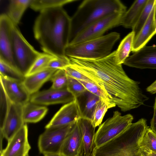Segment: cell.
I'll return each instance as SVG.
<instances>
[{
	"mask_svg": "<svg viewBox=\"0 0 156 156\" xmlns=\"http://www.w3.org/2000/svg\"><path fill=\"white\" fill-rule=\"evenodd\" d=\"M70 27L71 18L62 7L45 9L40 12L35 22L34 37L45 53L66 56Z\"/></svg>",
	"mask_w": 156,
	"mask_h": 156,
	"instance_id": "obj_2",
	"label": "cell"
},
{
	"mask_svg": "<svg viewBox=\"0 0 156 156\" xmlns=\"http://www.w3.org/2000/svg\"><path fill=\"white\" fill-rule=\"evenodd\" d=\"M125 156H141L140 151L138 153H134Z\"/></svg>",
	"mask_w": 156,
	"mask_h": 156,
	"instance_id": "obj_41",
	"label": "cell"
},
{
	"mask_svg": "<svg viewBox=\"0 0 156 156\" xmlns=\"http://www.w3.org/2000/svg\"><path fill=\"white\" fill-rule=\"evenodd\" d=\"M76 122L62 126L46 129L39 137L38 146L40 152L43 154L60 153L65 139Z\"/></svg>",
	"mask_w": 156,
	"mask_h": 156,
	"instance_id": "obj_9",
	"label": "cell"
},
{
	"mask_svg": "<svg viewBox=\"0 0 156 156\" xmlns=\"http://www.w3.org/2000/svg\"><path fill=\"white\" fill-rule=\"evenodd\" d=\"M141 156H156V152H151L144 150L140 149Z\"/></svg>",
	"mask_w": 156,
	"mask_h": 156,
	"instance_id": "obj_39",
	"label": "cell"
},
{
	"mask_svg": "<svg viewBox=\"0 0 156 156\" xmlns=\"http://www.w3.org/2000/svg\"><path fill=\"white\" fill-rule=\"evenodd\" d=\"M155 2L156 0H147L137 22L132 29L135 37L139 32L148 19Z\"/></svg>",
	"mask_w": 156,
	"mask_h": 156,
	"instance_id": "obj_29",
	"label": "cell"
},
{
	"mask_svg": "<svg viewBox=\"0 0 156 156\" xmlns=\"http://www.w3.org/2000/svg\"><path fill=\"white\" fill-rule=\"evenodd\" d=\"M148 127L147 120L140 119L111 140L94 147L91 156H125L140 152L139 144Z\"/></svg>",
	"mask_w": 156,
	"mask_h": 156,
	"instance_id": "obj_4",
	"label": "cell"
},
{
	"mask_svg": "<svg viewBox=\"0 0 156 156\" xmlns=\"http://www.w3.org/2000/svg\"><path fill=\"white\" fill-rule=\"evenodd\" d=\"M84 102L79 105L81 117L91 120L93 112L100 97L87 91L84 94Z\"/></svg>",
	"mask_w": 156,
	"mask_h": 156,
	"instance_id": "obj_25",
	"label": "cell"
},
{
	"mask_svg": "<svg viewBox=\"0 0 156 156\" xmlns=\"http://www.w3.org/2000/svg\"><path fill=\"white\" fill-rule=\"evenodd\" d=\"M115 51L104 58L89 59L69 57V65L87 77L109 97L111 102L126 112L144 105L149 98L140 83L130 78L117 64Z\"/></svg>",
	"mask_w": 156,
	"mask_h": 156,
	"instance_id": "obj_1",
	"label": "cell"
},
{
	"mask_svg": "<svg viewBox=\"0 0 156 156\" xmlns=\"http://www.w3.org/2000/svg\"><path fill=\"white\" fill-rule=\"evenodd\" d=\"M64 69L67 75L68 76L77 80L92 82L87 77L69 66L66 67Z\"/></svg>",
	"mask_w": 156,
	"mask_h": 156,
	"instance_id": "obj_36",
	"label": "cell"
},
{
	"mask_svg": "<svg viewBox=\"0 0 156 156\" xmlns=\"http://www.w3.org/2000/svg\"><path fill=\"white\" fill-rule=\"evenodd\" d=\"M77 80L83 85L87 91L111 102L110 98L108 95L99 86L93 82Z\"/></svg>",
	"mask_w": 156,
	"mask_h": 156,
	"instance_id": "obj_34",
	"label": "cell"
},
{
	"mask_svg": "<svg viewBox=\"0 0 156 156\" xmlns=\"http://www.w3.org/2000/svg\"><path fill=\"white\" fill-rule=\"evenodd\" d=\"M57 70L47 68L32 75L25 76L22 81L23 84L31 95L38 91L46 82L50 80L52 75Z\"/></svg>",
	"mask_w": 156,
	"mask_h": 156,
	"instance_id": "obj_19",
	"label": "cell"
},
{
	"mask_svg": "<svg viewBox=\"0 0 156 156\" xmlns=\"http://www.w3.org/2000/svg\"><path fill=\"white\" fill-rule=\"evenodd\" d=\"M76 0H32L30 8L36 11L58 7H62L66 4L76 1Z\"/></svg>",
	"mask_w": 156,
	"mask_h": 156,
	"instance_id": "obj_27",
	"label": "cell"
},
{
	"mask_svg": "<svg viewBox=\"0 0 156 156\" xmlns=\"http://www.w3.org/2000/svg\"><path fill=\"white\" fill-rule=\"evenodd\" d=\"M155 23H156V19H155Z\"/></svg>",
	"mask_w": 156,
	"mask_h": 156,
	"instance_id": "obj_43",
	"label": "cell"
},
{
	"mask_svg": "<svg viewBox=\"0 0 156 156\" xmlns=\"http://www.w3.org/2000/svg\"><path fill=\"white\" fill-rule=\"evenodd\" d=\"M126 9V7L119 0L83 1L71 18L69 44L81 31L94 22L114 13L125 12Z\"/></svg>",
	"mask_w": 156,
	"mask_h": 156,
	"instance_id": "obj_3",
	"label": "cell"
},
{
	"mask_svg": "<svg viewBox=\"0 0 156 156\" xmlns=\"http://www.w3.org/2000/svg\"><path fill=\"white\" fill-rule=\"evenodd\" d=\"M125 12L114 13L94 22L81 31L69 44H77L103 36L107 30L120 26Z\"/></svg>",
	"mask_w": 156,
	"mask_h": 156,
	"instance_id": "obj_8",
	"label": "cell"
},
{
	"mask_svg": "<svg viewBox=\"0 0 156 156\" xmlns=\"http://www.w3.org/2000/svg\"><path fill=\"white\" fill-rule=\"evenodd\" d=\"M67 89L75 97L77 98L83 94L87 90L78 80L67 76Z\"/></svg>",
	"mask_w": 156,
	"mask_h": 156,
	"instance_id": "obj_33",
	"label": "cell"
},
{
	"mask_svg": "<svg viewBox=\"0 0 156 156\" xmlns=\"http://www.w3.org/2000/svg\"><path fill=\"white\" fill-rule=\"evenodd\" d=\"M13 24L7 14L1 15L0 60L17 69L14 61L12 51V31Z\"/></svg>",
	"mask_w": 156,
	"mask_h": 156,
	"instance_id": "obj_10",
	"label": "cell"
},
{
	"mask_svg": "<svg viewBox=\"0 0 156 156\" xmlns=\"http://www.w3.org/2000/svg\"><path fill=\"white\" fill-rule=\"evenodd\" d=\"M81 117L77 99L63 106L45 126V129L61 127L76 122Z\"/></svg>",
	"mask_w": 156,
	"mask_h": 156,
	"instance_id": "obj_15",
	"label": "cell"
},
{
	"mask_svg": "<svg viewBox=\"0 0 156 156\" xmlns=\"http://www.w3.org/2000/svg\"><path fill=\"white\" fill-rule=\"evenodd\" d=\"M32 0H11L9 3L7 15L15 24L19 23L24 12L30 6Z\"/></svg>",
	"mask_w": 156,
	"mask_h": 156,
	"instance_id": "obj_23",
	"label": "cell"
},
{
	"mask_svg": "<svg viewBox=\"0 0 156 156\" xmlns=\"http://www.w3.org/2000/svg\"><path fill=\"white\" fill-rule=\"evenodd\" d=\"M0 87L11 102L23 105L30 101V95L22 81L0 76Z\"/></svg>",
	"mask_w": 156,
	"mask_h": 156,
	"instance_id": "obj_14",
	"label": "cell"
},
{
	"mask_svg": "<svg viewBox=\"0 0 156 156\" xmlns=\"http://www.w3.org/2000/svg\"><path fill=\"white\" fill-rule=\"evenodd\" d=\"M70 65V61L67 56L61 57H55L50 62L48 68L57 69H64Z\"/></svg>",
	"mask_w": 156,
	"mask_h": 156,
	"instance_id": "obj_35",
	"label": "cell"
},
{
	"mask_svg": "<svg viewBox=\"0 0 156 156\" xmlns=\"http://www.w3.org/2000/svg\"><path fill=\"white\" fill-rule=\"evenodd\" d=\"M150 123V128L156 134V97L154 106V114Z\"/></svg>",
	"mask_w": 156,
	"mask_h": 156,
	"instance_id": "obj_37",
	"label": "cell"
},
{
	"mask_svg": "<svg viewBox=\"0 0 156 156\" xmlns=\"http://www.w3.org/2000/svg\"><path fill=\"white\" fill-rule=\"evenodd\" d=\"M120 37L119 34L112 32L77 44H69L66 48L65 54L69 58L89 59L102 58L111 53Z\"/></svg>",
	"mask_w": 156,
	"mask_h": 156,
	"instance_id": "obj_5",
	"label": "cell"
},
{
	"mask_svg": "<svg viewBox=\"0 0 156 156\" xmlns=\"http://www.w3.org/2000/svg\"><path fill=\"white\" fill-rule=\"evenodd\" d=\"M76 98L67 88L57 89L50 88L30 95V101L40 105L45 106L58 104H66Z\"/></svg>",
	"mask_w": 156,
	"mask_h": 156,
	"instance_id": "obj_12",
	"label": "cell"
},
{
	"mask_svg": "<svg viewBox=\"0 0 156 156\" xmlns=\"http://www.w3.org/2000/svg\"><path fill=\"white\" fill-rule=\"evenodd\" d=\"M156 2L148 19L139 32L135 37L132 49L133 52L145 46L156 34Z\"/></svg>",
	"mask_w": 156,
	"mask_h": 156,
	"instance_id": "obj_18",
	"label": "cell"
},
{
	"mask_svg": "<svg viewBox=\"0 0 156 156\" xmlns=\"http://www.w3.org/2000/svg\"><path fill=\"white\" fill-rule=\"evenodd\" d=\"M23 106L9 101L6 113L0 128V133L8 141L25 124L23 117Z\"/></svg>",
	"mask_w": 156,
	"mask_h": 156,
	"instance_id": "obj_11",
	"label": "cell"
},
{
	"mask_svg": "<svg viewBox=\"0 0 156 156\" xmlns=\"http://www.w3.org/2000/svg\"><path fill=\"white\" fill-rule=\"evenodd\" d=\"M146 91L149 93L154 94L156 93V80L146 88Z\"/></svg>",
	"mask_w": 156,
	"mask_h": 156,
	"instance_id": "obj_38",
	"label": "cell"
},
{
	"mask_svg": "<svg viewBox=\"0 0 156 156\" xmlns=\"http://www.w3.org/2000/svg\"><path fill=\"white\" fill-rule=\"evenodd\" d=\"M44 156H63L60 153H48L44 154Z\"/></svg>",
	"mask_w": 156,
	"mask_h": 156,
	"instance_id": "obj_40",
	"label": "cell"
},
{
	"mask_svg": "<svg viewBox=\"0 0 156 156\" xmlns=\"http://www.w3.org/2000/svg\"><path fill=\"white\" fill-rule=\"evenodd\" d=\"M81 130L83 142V156H91L94 148L95 127L91 120L80 117L77 121Z\"/></svg>",
	"mask_w": 156,
	"mask_h": 156,
	"instance_id": "obj_20",
	"label": "cell"
},
{
	"mask_svg": "<svg viewBox=\"0 0 156 156\" xmlns=\"http://www.w3.org/2000/svg\"><path fill=\"white\" fill-rule=\"evenodd\" d=\"M50 80L52 82L51 87L52 88L60 89L67 88L68 77L64 69L57 70Z\"/></svg>",
	"mask_w": 156,
	"mask_h": 156,
	"instance_id": "obj_32",
	"label": "cell"
},
{
	"mask_svg": "<svg viewBox=\"0 0 156 156\" xmlns=\"http://www.w3.org/2000/svg\"><path fill=\"white\" fill-rule=\"evenodd\" d=\"M135 35L132 31L121 41L117 49L115 51V60L117 64L122 65L129 56L132 51Z\"/></svg>",
	"mask_w": 156,
	"mask_h": 156,
	"instance_id": "obj_24",
	"label": "cell"
},
{
	"mask_svg": "<svg viewBox=\"0 0 156 156\" xmlns=\"http://www.w3.org/2000/svg\"><path fill=\"white\" fill-rule=\"evenodd\" d=\"M116 105L110 101L100 98L92 114L91 120L94 126H99L108 109Z\"/></svg>",
	"mask_w": 156,
	"mask_h": 156,
	"instance_id": "obj_26",
	"label": "cell"
},
{
	"mask_svg": "<svg viewBox=\"0 0 156 156\" xmlns=\"http://www.w3.org/2000/svg\"><path fill=\"white\" fill-rule=\"evenodd\" d=\"M155 17L156 18V13H155Z\"/></svg>",
	"mask_w": 156,
	"mask_h": 156,
	"instance_id": "obj_42",
	"label": "cell"
},
{
	"mask_svg": "<svg viewBox=\"0 0 156 156\" xmlns=\"http://www.w3.org/2000/svg\"><path fill=\"white\" fill-rule=\"evenodd\" d=\"M28 134V126L25 123L8 141L5 148L0 152V156H28L31 147Z\"/></svg>",
	"mask_w": 156,
	"mask_h": 156,
	"instance_id": "obj_13",
	"label": "cell"
},
{
	"mask_svg": "<svg viewBox=\"0 0 156 156\" xmlns=\"http://www.w3.org/2000/svg\"><path fill=\"white\" fill-rule=\"evenodd\" d=\"M140 149L156 152V134L148 127L139 144Z\"/></svg>",
	"mask_w": 156,
	"mask_h": 156,
	"instance_id": "obj_28",
	"label": "cell"
},
{
	"mask_svg": "<svg viewBox=\"0 0 156 156\" xmlns=\"http://www.w3.org/2000/svg\"><path fill=\"white\" fill-rule=\"evenodd\" d=\"M133 119L130 114L122 116L119 112H114L113 116L100 124L95 133L94 147L101 146L118 135L132 123Z\"/></svg>",
	"mask_w": 156,
	"mask_h": 156,
	"instance_id": "obj_7",
	"label": "cell"
},
{
	"mask_svg": "<svg viewBox=\"0 0 156 156\" xmlns=\"http://www.w3.org/2000/svg\"><path fill=\"white\" fill-rule=\"evenodd\" d=\"M12 51L17 69L25 76L36 60L44 53L36 50L26 40L17 25L12 29Z\"/></svg>",
	"mask_w": 156,
	"mask_h": 156,
	"instance_id": "obj_6",
	"label": "cell"
},
{
	"mask_svg": "<svg viewBox=\"0 0 156 156\" xmlns=\"http://www.w3.org/2000/svg\"><path fill=\"white\" fill-rule=\"evenodd\" d=\"M0 76L9 79L23 81L25 78L20 72L0 60Z\"/></svg>",
	"mask_w": 156,
	"mask_h": 156,
	"instance_id": "obj_30",
	"label": "cell"
},
{
	"mask_svg": "<svg viewBox=\"0 0 156 156\" xmlns=\"http://www.w3.org/2000/svg\"><path fill=\"white\" fill-rule=\"evenodd\" d=\"M55 57L44 53L36 60L25 76L32 75L47 68L50 62Z\"/></svg>",
	"mask_w": 156,
	"mask_h": 156,
	"instance_id": "obj_31",
	"label": "cell"
},
{
	"mask_svg": "<svg viewBox=\"0 0 156 156\" xmlns=\"http://www.w3.org/2000/svg\"><path fill=\"white\" fill-rule=\"evenodd\" d=\"M147 0H136L125 12L121 19L120 26L132 29L137 22Z\"/></svg>",
	"mask_w": 156,
	"mask_h": 156,
	"instance_id": "obj_21",
	"label": "cell"
},
{
	"mask_svg": "<svg viewBox=\"0 0 156 156\" xmlns=\"http://www.w3.org/2000/svg\"><path fill=\"white\" fill-rule=\"evenodd\" d=\"M60 153L63 156H83L82 134L77 121L65 139Z\"/></svg>",
	"mask_w": 156,
	"mask_h": 156,
	"instance_id": "obj_17",
	"label": "cell"
},
{
	"mask_svg": "<svg viewBox=\"0 0 156 156\" xmlns=\"http://www.w3.org/2000/svg\"><path fill=\"white\" fill-rule=\"evenodd\" d=\"M48 110L46 106L30 101L23 106V117L25 123H36L41 120Z\"/></svg>",
	"mask_w": 156,
	"mask_h": 156,
	"instance_id": "obj_22",
	"label": "cell"
},
{
	"mask_svg": "<svg viewBox=\"0 0 156 156\" xmlns=\"http://www.w3.org/2000/svg\"><path fill=\"white\" fill-rule=\"evenodd\" d=\"M123 64L140 69H156V45L145 46L127 58Z\"/></svg>",
	"mask_w": 156,
	"mask_h": 156,
	"instance_id": "obj_16",
	"label": "cell"
}]
</instances>
